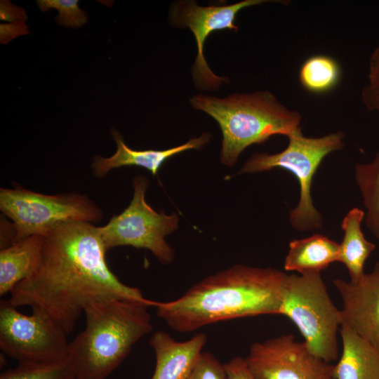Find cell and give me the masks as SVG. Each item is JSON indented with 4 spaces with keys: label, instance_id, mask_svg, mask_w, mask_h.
Returning a JSON list of instances; mask_svg holds the SVG:
<instances>
[{
    "label": "cell",
    "instance_id": "cell-21",
    "mask_svg": "<svg viewBox=\"0 0 379 379\" xmlns=\"http://www.w3.org/2000/svg\"><path fill=\"white\" fill-rule=\"evenodd\" d=\"M74 372L67 359L46 364H18L4 371L0 379H73Z\"/></svg>",
    "mask_w": 379,
    "mask_h": 379
},
{
    "label": "cell",
    "instance_id": "cell-4",
    "mask_svg": "<svg viewBox=\"0 0 379 379\" xmlns=\"http://www.w3.org/2000/svg\"><path fill=\"white\" fill-rule=\"evenodd\" d=\"M190 103L218 124L222 135L220 161L227 166H232L252 145L263 143L275 135L289 137L301 130L300 114L268 91L235 93L223 98L199 94Z\"/></svg>",
    "mask_w": 379,
    "mask_h": 379
},
{
    "label": "cell",
    "instance_id": "cell-26",
    "mask_svg": "<svg viewBox=\"0 0 379 379\" xmlns=\"http://www.w3.org/2000/svg\"><path fill=\"white\" fill-rule=\"evenodd\" d=\"M1 43L7 44L11 39L19 35L29 33L27 26L24 21H15L11 24L0 25Z\"/></svg>",
    "mask_w": 379,
    "mask_h": 379
},
{
    "label": "cell",
    "instance_id": "cell-15",
    "mask_svg": "<svg viewBox=\"0 0 379 379\" xmlns=\"http://www.w3.org/2000/svg\"><path fill=\"white\" fill-rule=\"evenodd\" d=\"M339 334L343 350L334 365V379H379V352L344 324Z\"/></svg>",
    "mask_w": 379,
    "mask_h": 379
},
{
    "label": "cell",
    "instance_id": "cell-14",
    "mask_svg": "<svg viewBox=\"0 0 379 379\" xmlns=\"http://www.w3.org/2000/svg\"><path fill=\"white\" fill-rule=\"evenodd\" d=\"M112 135L117 144L116 152L107 158L97 155L91 164L92 173L98 178L105 177L112 169L131 166L145 168L155 175L168 159L189 149H200L211 138L209 133H204L198 138H192L172 148L164 150H135L126 145L122 135L117 131H112Z\"/></svg>",
    "mask_w": 379,
    "mask_h": 379
},
{
    "label": "cell",
    "instance_id": "cell-19",
    "mask_svg": "<svg viewBox=\"0 0 379 379\" xmlns=\"http://www.w3.org/2000/svg\"><path fill=\"white\" fill-rule=\"evenodd\" d=\"M341 68L333 58L318 54L309 57L302 64L299 81L306 91L322 94L331 91L339 84Z\"/></svg>",
    "mask_w": 379,
    "mask_h": 379
},
{
    "label": "cell",
    "instance_id": "cell-1",
    "mask_svg": "<svg viewBox=\"0 0 379 379\" xmlns=\"http://www.w3.org/2000/svg\"><path fill=\"white\" fill-rule=\"evenodd\" d=\"M107 251L93 223L67 221L43 236L39 261L34 272L10 293L14 307L44 311L66 333H71L84 307L102 298L150 302L141 291L122 283L111 271Z\"/></svg>",
    "mask_w": 379,
    "mask_h": 379
},
{
    "label": "cell",
    "instance_id": "cell-25",
    "mask_svg": "<svg viewBox=\"0 0 379 379\" xmlns=\"http://www.w3.org/2000/svg\"><path fill=\"white\" fill-rule=\"evenodd\" d=\"M228 379H255L246 358L235 357L224 364Z\"/></svg>",
    "mask_w": 379,
    "mask_h": 379
},
{
    "label": "cell",
    "instance_id": "cell-7",
    "mask_svg": "<svg viewBox=\"0 0 379 379\" xmlns=\"http://www.w3.org/2000/svg\"><path fill=\"white\" fill-rule=\"evenodd\" d=\"M0 210L12 220L15 242L34 235L44 236L64 222L95 223L103 217L99 206L85 194H44L18 185L13 188H1Z\"/></svg>",
    "mask_w": 379,
    "mask_h": 379
},
{
    "label": "cell",
    "instance_id": "cell-8",
    "mask_svg": "<svg viewBox=\"0 0 379 379\" xmlns=\"http://www.w3.org/2000/svg\"><path fill=\"white\" fill-rule=\"evenodd\" d=\"M133 194L129 205L104 226L98 227L106 251L131 246L149 250L164 265L173 261L174 251L165 240L178 226L177 214L154 210L145 201L149 181L145 176L133 179Z\"/></svg>",
    "mask_w": 379,
    "mask_h": 379
},
{
    "label": "cell",
    "instance_id": "cell-13",
    "mask_svg": "<svg viewBox=\"0 0 379 379\" xmlns=\"http://www.w3.org/2000/svg\"><path fill=\"white\" fill-rule=\"evenodd\" d=\"M206 341L203 333L185 341H177L166 332H154L149 345L155 354L156 365L150 379H187Z\"/></svg>",
    "mask_w": 379,
    "mask_h": 379
},
{
    "label": "cell",
    "instance_id": "cell-9",
    "mask_svg": "<svg viewBox=\"0 0 379 379\" xmlns=\"http://www.w3.org/2000/svg\"><path fill=\"white\" fill-rule=\"evenodd\" d=\"M20 312L6 300L0 302V348L18 364H46L68 358L67 333L44 311Z\"/></svg>",
    "mask_w": 379,
    "mask_h": 379
},
{
    "label": "cell",
    "instance_id": "cell-18",
    "mask_svg": "<svg viewBox=\"0 0 379 379\" xmlns=\"http://www.w3.org/2000/svg\"><path fill=\"white\" fill-rule=\"evenodd\" d=\"M365 213L359 208L348 211L342 221L344 236L340 244L338 262L343 263L350 274L351 281H359L365 274L364 265L375 248V244L368 241L361 230Z\"/></svg>",
    "mask_w": 379,
    "mask_h": 379
},
{
    "label": "cell",
    "instance_id": "cell-17",
    "mask_svg": "<svg viewBox=\"0 0 379 379\" xmlns=\"http://www.w3.org/2000/svg\"><path fill=\"white\" fill-rule=\"evenodd\" d=\"M43 236L34 235L0 251V295L11 293L35 270L41 254Z\"/></svg>",
    "mask_w": 379,
    "mask_h": 379
},
{
    "label": "cell",
    "instance_id": "cell-28",
    "mask_svg": "<svg viewBox=\"0 0 379 379\" xmlns=\"http://www.w3.org/2000/svg\"><path fill=\"white\" fill-rule=\"evenodd\" d=\"M73 379H79V378H78L75 377V378H74Z\"/></svg>",
    "mask_w": 379,
    "mask_h": 379
},
{
    "label": "cell",
    "instance_id": "cell-2",
    "mask_svg": "<svg viewBox=\"0 0 379 379\" xmlns=\"http://www.w3.org/2000/svg\"><path fill=\"white\" fill-rule=\"evenodd\" d=\"M287 275L276 268L237 264L201 280L175 300L154 301L152 306L180 333L237 318L279 314Z\"/></svg>",
    "mask_w": 379,
    "mask_h": 379
},
{
    "label": "cell",
    "instance_id": "cell-20",
    "mask_svg": "<svg viewBox=\"0 0 379 379\" xmlns=\"http://www.w3.org/2000/svg\"><path fill=\"white\" fill-rule=\"evenodd\" d=\"M354 178L366 209V224L379 241V151L370 162L357 164Z\"/></svg>",
    "mask_w": 379,
    "mask_h": 379
},
{
    "label": "cell",
    "instance_id": "cell-27",
    "mask_svg": "<svg viewBox=\"0 0 379 379\" xmlns=\"http://www.w3.org/2000/svg\"><path fill=\"white\" fill-rule=\"evenodd\" d=\"M27 18L24 9L13 5L10 1H1L0 19L1 20L15 22L23 21Z\"/></svg>",
    "mask_w": 379,
    "mask_h": 379
},
{
    "label": "cell",
    "instance_id": "cell-22",
    "mask_svg": "<svg viewBox=\"0 0 379 379\" xmlns=\"http://www.w3.org/2000/svg\"><path fill=\"white\" fill-rule=\"evenodd\" d=\"M78 0H37L36 4L42 11L52 8L58 11L57 22L65 27H80L88 21L87 14L80 9Z\"/></svg>",
    "mask_w": 379,
    "mask_h": 379
},
{
    "label": "cell",
    "instance_id": "cell-11",
    "mask_svg": "<svg viewBox=\"0 0 379 379\" xmlns=\"http://www.w3.org/2000/svg\"><path fill=\"white\" fill-rule=\"evenodd\" d=\"M246 360L255 379H334V365L314 355L292 334L254 343Z\"/></svg>",
    "mask_w": 379,
    "mask_h": 379
},
{
    "label": "cell",
    "instance_id": "cell-6",
    "mask_svg": "<svg viewBox=\"0 0 379 379\" xmlns=\"http://www.w3.org/2000/svg\"><path fill=\"white\" fill-rule=\"evenodd\" d=\"M279 315L293 322L314 355L328 363L338 359L341 312L321 273L287 275Z\"/></svg>",
    "mask_w": 379,
    "mask_h": 379
},
{
    "label": "cell",
    "instance_id": "cell-3",
    "mask_svg": "<svg viewBox=\"0 0 379 379\" xmlns=\"http://www.w3.org/2000/svg\"><path fill=\"white\" fill-rule=\"evenodd\" d=\"M150 302L108 297L84 307L85 328L69 342L68 359L79 379H105L152 330Z\"/></svg>",
    "mask_w": 379,
    "mask_h": 379
},
{
    "label": "cell",
    "instance_id": "cell-5",
    "mask_svg": "<svg viewBox=\"0 0 379 379\" xmlns=\"http://www.w3.org/2000/svg\"><path fill=\"white\" fill-rule=\"evenodd\" d=\"M344 138L341 131L317 138L305 137L300 130L288 137V144L283 151L252 154L240 173H260L276 168L292 173L300 185V199L290 212V222L299 231L319 229L321 227L322 216L312 202V180L323 159L330 153L343 148Z\"/></svg>",
    "mask_w": 379,
    "mask_h": 379
},
{
    "label": "cell",
    "instance_id": "cell-10",
    "mask_svg": "<svg viewBox=\"0 0 379 379\" xmlns=\"http://www.w3.org/2000/svg\"><path fill=\"white\" fill-rule=\"evenodd\" d=\"M267 2L285 1L244 0L224 6H199L192 1H179L173 4L170 10V22L173 26L188 27L196 40L197 54L192 74L198 89L212 91L218 89L228 78L215 74L208 67L204 55V44L208 36L215 31L230 29L237 32L234 23L237 13L244 8Z\"/></svg>",
    "mask_w": 379,
    "mask_h": 379
},
{
    "label": "cell",
    "instance_id": "cell-16",
    "mask_svg": "<svg viewBox=\"0 0 379 379\" xmlns=\"http://www.w3.org/2000/svg\"><path fill=\"white\" fill-rule=\"evenodd\" d=\"M340 244L324 235L313 234L290 241L284 267L300 274L321 273L331 263L338 262Z\"/></svg>",
    "mask_w": 379,
    "mask_h": 379
},
{
    "label": "cell",
    "instance_id": "cell-12",
    "mask_svg": "<svg viewBox=\"0 0 379 379\" xmlns=\"http://www.w3.org/2000/svg\"><path fill=\"white\" fill-rule=\"evenodd\" d=\"M333 284L343 301L342 324L379 352V261L359 281L335 279Z\"/></svg>",
    "mask_w": 379,
    "mask_h": 379
},
{
    "label": "cell",
    "instance_id": "cell-24",
    "mask_svg": "<svg viewBox=\"0 0 379 379\" xmlns=\"http://www.w3.org/2000/svg\"><path fill=\"white\" fill-rule=\"evenodd\" d=\"M187 379H228L224 366L211 352H202Z\"/></svg>",
    "mask_w": 379,
    "mask_h": 379
},
{
    "label": "cell",
    "instance_id": "cell-23",
    "mask_svg": "<svg viewBox=\"0 0 379 379\" xmlns=\"http://www.w3.org/2000/svg\"><path fill=\"white\" fill-rule=\"evenodd\" d=\"M361 98L368 111L379 114V53L371 55L367 82L361 90Z\"/></svg>",
    "mask_w": 379,
    "mask_h": 379
}]
</instances>
